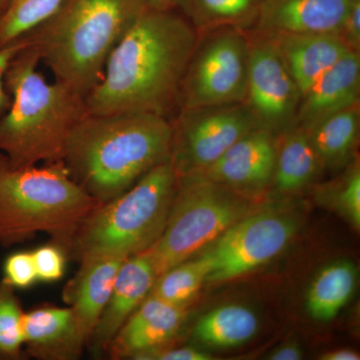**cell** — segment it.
<instances>
[{"mask_svg": "<svg viewBox=\"0 0 360 360\" xmlns=\"http://www.w3.org/2000/svg\"><path fill=\"white\" fill-rule=\"evenodd\" d=\"M14 291L13 286L0 281V359H20L23 355L25 311Z\"/></svg>", "mask_w": 360, "mask_h": 360, "instance_id": "27", "label": "cell"}, {"mask_svg": "<svg viewBox=\"0 0 360 360\" xmlns=\"http://www.w3.org/2000/svg\"><path fill=\"white\" fill-rule=\"evenodd\" d=\"M177 184L172 161L153 168L127 191L90 213L71 241L68 255L78 262L90 253L129 257L148 250L165 229Z\"/></svg>", "mask_w": 360, "mask_h": 360, "instance_id": "6", "label": "cell"}, {"mask_svg": "<svg viewBox=\"0 0 360 360\" xmlns=\"http://www.w3.org/2000/svg\"><path fill=\"white\" fill-rule=\"evenodd\" d=\"M28 45L30 41L26 37H21L8 44H0V115L6 112L11 104V96L4 84V77H6L7 68L11 60L15 58L16 54L20 53Z\"/></svg>", "mask_w": 360, "mask_h": 360, "instance_id": "31", "label": "cell"}, {"mask_svg": "<svg viewBox=\"0 0 360 360\" xmlns=\"http://www.w3.org/2000/svg\"><path fill=\"white\" fill-rule=\"evenodd\" d=\"M338 35L350 51L360 52V0L350 7Z\"/></svg>", "mask_w": 360, "mask_h": 360, "instance_id": "32", "label": "cell"}, {"mask_svg": "<svg viewBox=\"0 0 360 360\" xmlns=\"http://www.w3.org/2000/svg\"><path fill=\"white\" fill-rule=\"evenodd\" d=\"M146 2L150 8L158 9V11L174 9V0H146Z\"/></svg>", "mask_w": 360, "mask_h": 360, "instance_id": "36", "label": "cell"}, {"mask_svg": "<svg viewBox=\"0 0 360 360\" xmlns=\"http://www.w3.org/2000/svg\"><path fill=\"white\" fill-rule=\"evenodd\" d=\"M264 34L271 40L302 94L350 52L338 34Z\"/></svg>", "mask_w": 360, "mask_h": 360, "instance_id": "18", "label": "cell"}, {"mask_svg": "<svg viewBox=\"0 0 360 360\" xmlns=\"http://www.w3.org/2000/svg\"><path fill=\"white\" fill-rule=\"evenodd\" d=\"M212 354L193 347L167 348L163 347L158 349L142 354L137 357L139 360H210Z\"/></svg>", "mask_w": 360, "mask_h": 360, "instance_id": "33", "label": "cell"}, {"mask_svg": "<svg viewBox=\"0 0 360 360\" xmlns=\"http://www.w3.org/2000/svg\"><path fill=\"white\" fill-rule=\"evenodd\" d=\"M307 132L324 170L345 169L356 158L360 103L328 116Z\"/></svg>", "mask_w": 360, "mask_h": 360, "instance_id": "21", "label": "cell"}, {"mask_svg": "<svg viewBox=\"0 0 360 360\" xmlns=\"http://www.w3.org/2000/svg\"><path fill=\"white\" fill-rule=\"evenodd\" d=\"M65 0H8L0 16V44L25 37L60 8Z\"/></svg>", "mask_w": 360, "mask_h": 360, "instance_id": "26", "label": "cell"}, {"mask_svg": "<svg viewBox=\"0 0 360 360\" xmlns=\"http://www.w3.org/2000/svg\"><path fill=\"white\" fill-rule=\"evenodd\" d=\"M259 328L257 314L243 304L220 305L198 319L193 335L208 347L232 348L248 342Z\"/></svg>", "mask_w": 360, "mask_h": 360, "instance_id": "24", "label": "cell"}, {"mask_svg": "<svg viewBox=\"0 0 360 360\" xmlns=\"http://www.w3.org/2000/svg\"><path fill=\"white\" fill-rule=\"evenodd\" d=\"M22 333L26 352L35 359H77L86 347L70 307L49 305L25 312Z\"/></svg>", "mask_w": 360, "mask_h": 360, "instance_id": "19", "label": "cell"}, {"mask_svg": "<svg viewBox=\"0 0 360 360\" xmlns=\"http://www.w3.org/2000/svg\"><path fill=\"white\" fill-rule=\"evenodd\" d=\"M172 146V120L163 116L89 113L71 130L63 161L73 180L104 203L170 160Z\"/></svg>", "mask_w": 360, "mask_h": 360, "instance_id": "2", "label": "cell"}, {"mask_svg": "<svg viewBox=\"0 0 360 360\" xmlns=\"http://www.w3.org/2000/svg\"><path fill=\"white\" fill-rule=\"evenodd\" d=\"M187 307L170 304L150 295L130 315L106 352L111 359H136L139 355L167 347L186 321Z\"/></svg>", "mask_w": 360, "mask_h": 360, "instance_id": "14", "label": "cell"}, {"mask_svg": "<svg viewBox=\"0 0 360 360\" xmlns=\"http://www.w3.org/2000/svg\"><path fill=\"white\" fill-rule=\"evenodd\" d=\"M345 174L328 188L338 212L355 229L360 227V168L359 160L345 167Z\"/></svg>", "mask_w": 360, "mask_h": 360, "instance_id": "28", "label": "cell"}, {"mask_svg": "<svg viewBox=\"0 0 360 360\" xmlns=\"http://www.w3.org/2000/svg\"><path fill=\"white\" fill-rule=\"evenodd\" d=\"M355 0H264L252 30L269 34H338Z\"/></svg>", "mask_w": 360, "mask_h": 360, "instance_id": "16", "label": "cell"}, {"mask_svg": "<svg viewBox=\"0 0 360 360\" xmlns=\"http://www.w3.org/2000/svg\"><path fill=\"white\" fill-rule=\"evenodd\" d=\"M99 205L63 160L11 167L0 153V245H20L41 232L68 255L77 229Z\"/></svg>", "mask_w": 360, "mask_h": 360, "instance_id": "5", "label": "cell"}, {"mask_svg": "<svg viewBox=\"0 0 360 360\" xmlns=\"http://www.w3.org/2000/svg\"><path fill=\"white\" fill-rule=\"evenodd\" d=\"M297 229L298 219L292 212L248 213L203 251L210 262L206 281H232L269 264L288 248Z\"/></svg>", "mask_w": 360, "mask_h": 360, "instance_id": "10", "label": "cell"}, {"mask_svg": "<svg viewBox=\"0 0 360 360\" xmlns=\"http://www.w3.org/2000/svg\"><path fill=\"white\" fill-rule=\"evenodd\" d=\"M172 124L170 161L179 177L201 174L241 137L262 129L245 103L182 108Z\"/></svg>", "mask_w": 360, "mask_h": 360, "instance_id": "9", "label": "cell"}, {"mask_svg": "<svg viewBox=\"0 0 360 360\" xmlns=\"http://www.w3.org/2000/svg\"><path fill=\"white\" fill-rule=\"evenodd\" d=\"M210 270V258L201 252L160 274L150 295L176 307H188L206 283Z\"/></svg>", "mask_w": 360, "mask_h": 360, "instance_id": "25", "label": "cell"}, {"mask_svg": "<svg viewBox=\"0 0 360 360\" xmlns=\"http://www.w3.org/2000/svg\"><path fill=\"white\" fill-rule=\"evenodd\" d=\"M323 172L307 130L295 125L277 135L276 167L270 184L277 193H298L314 184Z\"/></svg>", "mask_w": 360, "mask_h": 360, "instance_id": "20", "label": "cell"}, {"mask_svg": "<svg viewBox=\"0 0 360 360\" xmlns=\"http://www.w3.org/2000/svg\"><path fill=\"white\" fill-rule=\"evenodd\" d=\"M156 278L158 274L148 251L124 260L89 340V347L94 354L106 352L118 330L151 292Z\"/></svg>", "mask_w": 360, "mask_h": 360, "instance_id": "15", "label": "cell"}, {"mask_svg": "<svg viewBox=\"0 0 360 360\" xmlns=\"http://www.w3.org/2000/svg\"><path fill=\"white\" fill-rule=\"evenodd\" d=\"M251 212L250 198L202 175L179 177L165 229L146 250L158 277L195 257Z\"/></svg>", "mask_w": 360, "mask_h": 360, "instance_id": "7", "label": "cell"}, {"mask_svg": "<svg viewBox=\"0 0 360 360\" xmlns=\"http://www.w3.org/2000/svg\"><path fill=\"white\" fill-rule=\"evenodd\" d=\"M37 281L53 283L65 274L66 252L63 248L52 243L32 251Z\"/></svg>", "mask_w": 360, "mask_h": 360, "instance_id": "29", "label": "cell"}, {"mask_svg": "<svg viewBox=\"0 0 360 360\" xmlns=\"http://www.w3.org/2000/svg\"><path fill=\"white\" fill-rule=\"evenodd\" d=\"M357 279L356 266L350 260L338 259L322 267L305 298L310 317L321 322L335 319L354 296Z\"/></svg>", "mask_w": 360, "mask_h": 360, "instance_id": "22", "label": "cell"}, {"mask_svg": "<svg viewBox=\"0 0 360 360\" xmlns=\"http://www.w3.org/2000/svg\"><path fill=\"white\" fill-rule=\"evenodd\" d=\"M250 68L245 103L262 129L279 135L296 125L302 91L271 40L248 30Z\"/></svg>", "mask_w": 360, "mask_h": 360, "instance_id": "11", "label": "cell"}, {"mask_svg": "<svg viewBox=\"0 0 360 360\" xmlns=\"http://www.w3.org/2000/svg\"><path fill=\"white\" fill-rule=\"evenodd\" d=\"M319 359L322 360H359V354L354 350L338 349L328 352L321 354Z\"/></svg>", "mask_w": 360, "mask_h": 360, "instance_id": "35", "label": "cell"}, {"mask_svg": "<svg viewBox=\"0 0 360 360\" xmlns=\"http://www.w3.org/2000/svg\"><path fill=\"white\" fill-rule=\"evenodd\" d=\"M7 2H8V0H0V16H1V14L4 13V9H6Z\"/></svg>", "mask_w": 360, "mask_h": 360, "instance_id": "37", "label": "cell"}, {"mask_svg": "<svg viewBox=\"0 0 360 360\" xmlns=\"http://www.w3.org/2000/svg\"><path fill=\"white\" fill-rule=\"evenodd\" d=\"M359 103L360 52L350 51L302 94L296 125L309 129L328 116Z\"/></svg>", "mask_w": 360, "mask_h": 360, "instance_id": "17", "label": "cell"}, {"mask_svg": "<svg viewBox=\"0 0 360 360\" xmlns=\"http://www.w3.org/2000/svg\"><path fill=\"white\" fill-rule=\"evenodd\" d=\"M40 63L30 44L4 77L11 104L0 115V153L11 167L63 160L71 130L89 115L85 96L58 80L49 82L39 70Z\"/></svg>", "mask_w": 360, "mask_h": 360, "instance_id": "3", "label": "cell"}, {"mask_svg": "<svg viewBox=\"0 0 360 360\" xmlns=\"http://www.w3.org/2000/svg\"><path fill=\"white\" fill-rule=\"evenodd\" d=\"M127 258L108 252L84 255L78 260L80 266L77 274L63 290V300L86 347L105 309L116 274Z\"/></svg>", "mask_w": 360, "mask_h": 360, "instance_id": "13", "label": "cell"}, {"mask_svg": "<svg viewBox=\"0 0 360 360\" xmlns=\"http://www.w3.org/2000/svg\"><path fill=\"white\" fill-rule=\"evenodd\" d=\"M198 33L175 9H146L111 52L85 97L89 115L144 112L172 120Z\"/></svg>", "mask_w": 360, "mask_h": 360, "instance_id": "1", "label": "cell"}, {"mask_svg": "<svg viewBox=\"0 0 360 360\" xmlns=\"http://www.w3.org/2000/svg\"><path fill=\"white\" fill-rule=\"evenodd\" d=\"M277 136L264 129L241 137L200 175L246 198L259 195L271 184Z\"/></svg>", "mask_w": 360, "mask_h": 360, "instance_id": "12", "label": "cell"}, {"mask_svg": "<svg viewBox=\"0 0 360 360\" xmlns=\"http://www.w3.org/2000/svg\"><path fill=\"white\" fill-rule=\"evenodd\" d=\"M4 271L2 281L14 288H27L37 281L32 251H20L7 257Z\"/></svg>", "mask_w": 360, "mask_h": 360, "instance_id": "30", "label": "cell"}, {"mask_svg": "<svg viewBox=\"0 0 360 360\" xmlns=\"http://www.w3.org/2000/svg\"><path fill=\"white\" fill-rule=\"evenodd\" d=\"M264 0H174L181 14L198 34L219 27L252 30Z\"/></svg>", "mask_w": 360, "mask_h": 360, "instance_id": "23", "label": "cell"}, {"mask_svg": "<svg viewBox=\"0 0 360 360\" xmlns=\"http://www.w3.org/2000/svg\"><path fill=\"white\" fill-rule=\"evenodd\" d=\"M248 68V32L219 27L200 33L182 79L179 110L245 103Z\"/></svg>", "mask_w": 360, "mask_h": 360, "instance_id": "8", "label": "cell"}, {"mask_svg": "<svg viewBox=\"0 0 360 360\" xmlns=\"http://www.w3.org/2000/svg\"><path fill=\"white\" fill-rule=\"evenodd\" d=\"M148 8L146 0H65L25 37L56 80L86 97L111 52Z\"/></svg>", "mask_w": 360, "mask_h": 360, "instance_id": "4", "label": "cell"}, {"mask_svg": "<svg viewBox=\"0 0 360 360\" xmlns=\"http://www.w3.org/2000/svg\"><path fill=\"white\" fill-rule=\"evenodd\" d=\"M303 356L302 347L296 343H285L272 350L267 359L270 360H300Z\"/></svg>", "mask_w": 360, "mask_h": 360, "instance_id": "34", "label": "cell"}]
</instances>
